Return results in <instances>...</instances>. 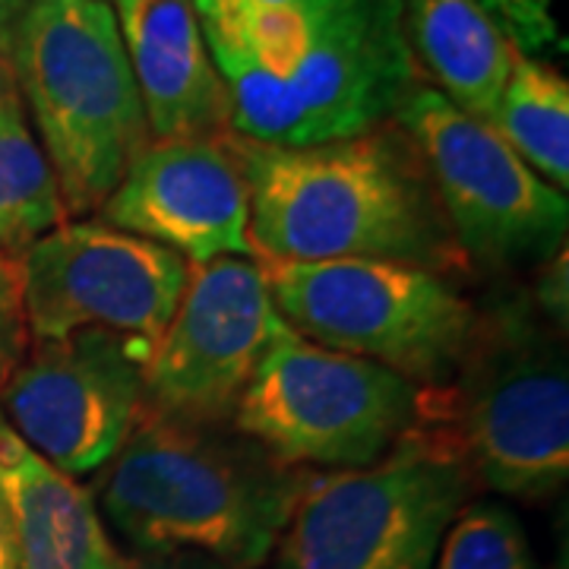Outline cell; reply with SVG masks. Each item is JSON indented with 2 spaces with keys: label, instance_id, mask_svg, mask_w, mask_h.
<instances>
[{
  "label": "cell",
  "instance_id": "1",
  "mask_svg": "<svg viewBox=\"0 0 569 569\" xmlns=\"http://www.w3.org/2000/svg\"><path fill=\"white\" fill-rule=\"evenodd\" d=\"M250 187L257 260H399L466 282L425 162L396 121L320 146H266L228 133Z\"/></svg>",
  "mask_w": 569,
  "mask_h": 569
},
{
  "label": "cell",
  "instance_id": "2",
  "mask_svg": "<svg viewBox=\"0 0 569 569\" xmlns=\"http://www.w3.org/2000/svg\"><path fill=\"white\" fill-rule=\"evenodd\" d=\"M307 475L234 425H197L146 408L89 490L130 557L197 553L224 569H260Z\"/></svg>",
  "mask_w": 569,
  "mask_h": 569
},
{
  "label": "cell",
  "instance_id": "3",
  "mask_svg": "<svg viewBox=\"0 0 569 569\" xmlns=\"http://www.w3.org/2000/svg\"><path fill=\"white\" fill-rule=\"evenodd\" d=\"M10 63L70 219L96 216L152 142L114 7L32 0L13 29Z\"/></svg>",
  "mask_w": 569,
  "mask_h": 569
},
{
  "label": "cell",
  "instance_id": "4",
  "mask_svg": "<svg viewBox=\"0 0 569 569\" xmlns=\"http://www.w3.org/2000/svg\"><path fill=\"white\" fill-rule=\"evenodd\" d=\"M478 307L466 361L443 389L447 430L475 485L545 500L569 478L567 332L526 288H503Z\"/></svg>",
  "mask_w": 569,
  "mask_h": 569
},
{
  "label": "cell",
  "instance_id": "5",
  "mask_svg": "<svg viewBox=\"0 0 569 569\" xmlns=\"http://www.w3.org/2000/svg\"><path fill=\"white\" fill-rule=\"evenodd\" d=\"M231 425L284 466L355 471L387 459L415 430L447 425V399L279 323Z\"/></svg>",
  "mask_w": 569,
  "mask_h": 569
},
{
  "label": "cell",
  "instance_id": "6",
  "mask_svg": "<svg viewBox=\"0 0 569 569\" xmlns=\"http://www.w3.org/2000/svg\"><path fill=\"white\" fill-rule=\"evenodd\" d=\"M276 313L317 346L447 389L466 361L478 301L462 279L399 260H260Z\"/></svg>",
  "mask_w": 569,
  "mask_h": 569
},
{
  "label": "cell",
  "instance_id": "7",
  "mask_svg": "<svg viewBox=\"0 0 569 569\" xmlns=\"http://www.w3.org/2000/svg\"><path fill=\"white\" fill-rule=\"evenodd\" d=\"M475 488L447 425L415 430L377 466L310 471L276 569H433Z\"/></svg>",
  "mask_w": 569,
  "mask_h": 569
},
{
  "label": "cell",
  "instance_id": "8",
  "mask_svg": "<svg viewBox=\"0 0 569 569\" xmlns=\"http://www.w3.org/2000/svg\"><path fill=\"white\" fill-rule=\"evenodd\" d=\"M301 13L288 77L228 89L231 133L266 146H320L392 121L418 82L406 0H301Z\"/></svg>",
  "mask_w": 569,
  "mask_h": 569
},
{
  "label": "cell",
  "instance_id": "9",
  "mask_svg": "<svg viewBox=\"0 0 569 569\" xmlns=\"http://www.w3.org/2000/svg\"><path fill=\"white\" fill-rule=\"evenodd\" d=\"M392 121L415 142L471 276L535 272L567 250V193L535 174L488 121L421 80Z\"/></svg>",
  "mask_w": 569,
  "mask_h": 569
},
{
  "label": "cell",
  "instance_id": "10",
  "mask_svg": "<svg viewBox=\"0 0 569 569\" xmlns=\"http://www.w3.org/2000/svg\"><path fill=\"white\" fill-rule=\"evenodd\" d=\"M22 307L32 342L82 329L152 348L181 301L190 266L99 216L70 219L20 257Z\"/></svg>",
  "mask_w": 569,
  "mask_h": 569
},
{
  "label": "cell",
  "instance_id": "11",
  "mask_svg": "<svg viewBox=\"0 0 569 569\" xmlns=\"http://www.w3.org/2000/svg\"><path fill=\"white\" fill-rule=\"evenodd\" d=\"M146 355L102 329L32 342L0 389V418L48 466L77 481L99 475L149 408Z\"/></svg>",
  "mask_w": 569,
  "mask_h": 569
},
{
  "label": "cell",
  "instance_id": "12",
  "mask_svg": "<svg viewBox=\"0 0 569 569\" xmlns=\"http://www.w3.org/2000/svg\"><path fill=\"white\" fill-rule=\"evenodd\" d=\"M279 323L257 257L190 266L181 301L142 365L146 406L181 421L231 425Z\"/></svg>",
  "mask_w": 569,
  "mask_h": 569
},
{
  "label": "cell",
  "instance_id": "13",
  "mask_svg": "<svg viewBox=\"0 0 569 569\" xmlns=\"http://www.w3.org/2000/svg\"><path fill=\"white\" fill-rule=\"evenodd\" d=\"M228 133L152 140L96 216L168 247L187 266L257 257L250 244V187Z\"/></svg>",
  "mask_w": 569,
  "mask_h": 569
},
{
  "label": "cell",
  "instance_id": "14",
  "mask_svg": "<svg viewBox=\"0 0 569 569\" xmlns=\"http://www.w3.org/2000/svg\"><path fill=\"white\" fill-rule=\"evenodd\" d=\"M111 7L152 140L228 133L231 99L193 3L114 0Z\"/></svg>",
  "mask_w": 569,
  "mask_h": 569
},
{
  "label": "cell",
  "instance_id": "15",
  "mask_svg": "<svg viewBox=\"0 0 569 569\" xmlns=\"http://www.w3.org/2000/svg\"><path fill=\"white\" fill-rule=\"evenodd\" d=\"M0 507L20 569H121L92 490L48 466L0 418Z\"/></svg>",
  "mask_w": 569,
  "mask_h": 569
},
{
  "label": "cell",
  "instance_id": "16",
  "mask_svg": "<svg viewBox=\"0 0 569 569\" xmlns=\"http://www.w3.org/2000/svg\"><path fill=\"white\" fill-rule=\"evenodd\" d=\"M402 20L415 77L490 123L519 54L497 20L478 0H406Z\"/></svg>",
  "mask_w": 569,
  "mask_h": 569
},
{
  "label": "cell",
  "instance_id": "17",
  "mask_svg": "<svg viewBox=\"0 0 569 569\" xmlns=\"http://www.w3.org/2000/svg\"><path fill=\"white\" fill-rule=\"evenodd\" d=\"M490 127L550 187H569V82L541 58L516 54Z\"/></svg>",
  "mask_w": 569,
  "mask_h": 569
},
{
  "label": "cell",
  "instance_id": "18",
  "mask_svg": "<svg viewBox=\"0 0 569 569\" xmlns=\"http://www.w3.org/2000/svg\"><path fill=\"white\" fill-rule=\"evenodd\" d=\"M70 222L63 190L26 111L0 114V250L20 260L58 224Z\"/></svg>",
  "mask_w": 569,
  "mask_h": 569
},
{
  "label": "cell",
  "instance_id": "19",
  "mask_svg": "<svg viewBox=\"0 0 569 569\" xmlns=\"http://www.w3.org/2000/svg\"><path fill=\"white\" fill-rule=\"evenodd\" d=\"M433 569H541L522 519L500 500H468L437 550Z\"/></svg>",
  "mask_w": 569,
  "mask_h": 569
},
{
  "label": "cell",
  "instance_id": "20",
  "mask_svg": "<svg viewBox=\"0 0 569 569\" xmlns=\"http://www.w3.org/2000/svg\"><path fill=\"white\" fill-rule=\"evenodd\" d=\"M478 3L507 32L516 51L529 58L560 41V29L553 17L557 0H478Z\"/></svg>",
  "mask_w": 569,
  "mask_h": 569
},
{
  "label": "cell",
  "instance_id": "21",
  "mask_svg": "<svg viewBox=\"0 0 569 569\" xmlns=\"http://www.w3.org/2000/svg\"><path fill=\"white\" fill-rule=\"evenodd\" d=\"M32 346L22 307L20 260L0 250V389Z\"/></svg>",
  "mask_w": 569,
  "mask_h": 569
},
{
  "label": "cell",
  "instance_id": "22",
  "mask_svg": "<svg viewBox=\"0 0 569 569\" xmlns=\"http://www.w3.org/2000/svg\"><path fill=\"white\" fill-rule=\"evenodd\" d=\"M535 307L545 313V320L567 332V295H569V276H567V250H560L553 260L535 269V282L529 288Z\"/></svg>",
  "mask_w": 569,
  "mask_h": 569
},
{
  "label": "cell",
  "instance_id": "23",
  "mask_svg": "<svg viewBox=\"0 0 569 569\" xmlns=\"http://www.w3.org/2000/svg\"><path fill=\"white\" fill-rule=\"evenodd\" d=\"M121 569H224L197 553H174V557H130L121 560Z\"/></svg>",
  "mask_w": 569,
  "mask_h": 569
},
{
  "label": "cell",
  "instance_id": "24",
  "mask_svg": "<svg viewBox=\"0 0 569 569\" xmlns=\"http://www.w3.org/2000/svg\"><path fill=\"white\" fill-rule=\"evenodd\" d=\"M32 0H0V54L10 58V39H13V29L26 13Z\"/></svg>",
  "mask_w": 569,
  "mask_h": 569
},
{
  "label": "cell",
  "instance_id": "25",
  "mask_svg": "<svg viewBox=\"0 0 569 569\" xmlns=\"http://www.w3.org/2000/svg\"><path fill=\"white\" fill-rule=\"evenodd\" d=\"M20 86L13 77V63L7 54H0V114H10V111H20Z\"/></svg>",
  "mask_w": 569,
  "mask_h": 569
},
{
  "label": "cell",
  "instance_id": "26",
  "mask_svg": "<svg viewBox=\"0 0 569 569\" xmlns=\"http://www.w3.org/2000/svg\"><path fill=\"white\" fill-rule=\"evenodd\" d=\"M0 569H20V553H17V541H13L3 507H0Z\"/></svg>",
  "mask_w": 569,
  "mask_h": 569
},
{
  "label": "cell",
  "instance_id": "27",
  "mask_svg": "<svg viewBox=\"0 0 569 569\" xmlns=\"http://www.w3.org/2000/svg\"><path fill=\"white\" fill-rule=\"evenodd\" d=\"M190 3H193L200 20H212V17H219V13H224L228 7H234L241 0H190ZM253 3H291V0H253Z\"/></svg>",
  "mask_w": 569,
  "mask_h": 569
},
{
  "label": "cell",
  "instance_id": "28",
  "mask_svg": "<svg viewBox=\"0 0 569 569\" xmlns=\"http://www.w3.org/2000/svg\"><path fill=\"white\" fill-rule=\"evenodd\" d=\"M104 3H114V0H104Z\"/></svg>",
  "mask_w": 569,
  "mask_h": 569
}]
</instances>
